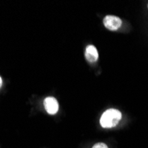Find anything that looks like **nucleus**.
<instances>
[{
    "label": "nucleus",
    "instance_id": "f257e3e1",
    "mask_svg": "<svg viewBox=\"0 0 148 148\" xmlns=\"http://www.w3.org/2000/svg\"><path fill=\"white\" fill-rule=\"evenodd\" d=\"M122 120V113L117 109H108L103 113L100 118V125L105 129L115 127Z\"/></svg>",
    "mask_w": 148,
    "mask_h": 148
},
{
    "label": "nucleus",
    "instance_id": "f03ea898",
    "mask_svg": "<svg viewBox=\"0 0 148 148\" xmlns=\"http://www.w3.org/2000/svg\"><path fill=\"white\" fill-rule=\"evenodd\" d=\"M104 26L107 29L111 31H115L119 29L122 26V20L114 15H106L103 20Z\"/></svg>",
    "mask_w": 148,
    "mask_h": 148
},
{
    "label": "nucleus",
    "instance_id": "7ed1b4c3",
    "mask_svg": "<svg viewBox=\"0 0 148 148\" xmlns=\"http://www.w3.org/2000/svg\"><path fill=\"white\" fill-rule=\"evenodd\" d=\"M44 106L49 114H55L59 110V103L53 97H47L44 100Z\"/></svg>",
    "mask_w": 148,
    "mask_h": 148
},
{
    "label": "nucleus",
    "instance_id": "20e7f679",
    "mask_svg": "<svg viewBox=\"0 0 148 148\" xmlns=\"http://www.w3.org/2000/svg\"><path fill=\"white\" fill-rule=\"evenodd\" d=\"M85 58L88 62L95 63L99 60V52L94 45H88L85 50Z\"/></svg>",
    "mask_w": 148,
    "mask_h": 148
},
{
    "label": "nucleus",
    "instance_id": "39448f33",
    "mask_svg": "<svg viewBox=\"0 0 148 148\" xmlns=\"http://www.w3.org/2000/svg\"><path fill=\"white\" fill-rule=\"evenodd\" d=\"M92 148H108V146L105 143H97L92 146Z\"/></svg>",
    "mask_w": 148,
    "mask_h": 148
},
{
    "label": "nucleus",
    "instance_id": "423d86ee",
    "mask_svg": "<svg viewBox=\"0 0 148 148\" xmlns=\"http://www.w3.org/2000/svg\"><path fill=\"white\" fill-rule=\"evenodd\" d=\"M1 86H2V78L0 77V87H1Z\"/></svg>",
    "mask_w": 148,
    "mask_h": 148
},
{
    "label": "nucleus",
    "instance_id": "0eeeda50",
    "mask_svg": "<svg viewBox=\"0 0 148 148\" xmlns=\"http://www.w3.org/2000/svg\"><path fill=\"white\" fill-rule=\"evenodd\" d=\"M147 8H148V5H147Z\"/></svg>",
    "mask_w": 148,
    "mask_h": 148
}]
</instances>
